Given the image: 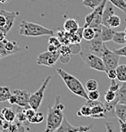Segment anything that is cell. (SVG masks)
I'll use <instances>...</instances> for the list:
<instances>
[{"label": "cell", "mask_w": 126, "mask_h": 132, "mask_svg": "<svg viewBox=\"0 0 126 132\" xmlns=\"http://www.w3.org/2000/svg\"><path fill=\"white\" fill-rule=\"evenodd\" d=\"M60 99L61 96H57L55 98V104L52 106H48L46 129L44 132H55L63 121L65 105L60 102Z\"/></svg>", "instance_id": "1"}, {"label": "cell", "mask_w": 126, "mask_h": 132, "mask_svg": "<svg viewBox=\"0 0 126 132\" xmlns=\"http://www.w3.org/2000/svg\"><path fill=\"white\" fill-rule=\"evenodd\" d=\"M57 71L72 93H73L76 96L86 99V100H89L88 93L86 92V89H85L83 85L81 84V82L76 77L73 76V75L70 74L67 71H65V70L60 69V68H58Z\"/></svg>", "instance_id": "2"}, {"label": "cell", "mask_w": 126, "mask_h": 132, "mask_svg": "<svg viewBox=\"0 0 126 132\" xmlns=\"http://www.w3.org/2000/svg\"><path fill=\"white\" fill-rule=\"evenodd\" d=\"M19 34L24 37H40V36H54L53 30L44 27L40 24L27 21H22L20 23Z\"/></svg>", "instance_id": "3"}, {"label": "cell", "mask_w": 126, "mask_h": 132, "mask_svg": "<svg viewBox=\"0 0 126 132\" xmlns=\"http://www.w3.org/2000/svg\"><path fill=\"white\" fill-rule=\"evenodd\" d=\"M80 55L87 67L95 70V71L106 72V67H105L104 62L100 56L95 55L90 51L80 52Z\"/></svg>", "instance_id": "4"}, {"label": "cell", "mask_w": 126, "mask_h": 132, "mask_svg": "<svg viewBox=\"0 0 126 132\" xmlns=\"http://www.w3.org/2000/svg\"><path fill=\"white\" fill-rule=\"evenodd\" d=\"M106 1L107 0H103L98 7L93 9L91 13L86 15L85 24L83 27H91V28L95 29L102 25V13H103V10L106 5Z\"/></svg>", "instance_id": "5"}, {"label": "cell", "mask_w": 126, "mask_h": 132, "mask_svg": "<svg viewBox=\"0 0 126 132\" xmlns=\"http://www.w3.org/2000/svg\"><path fill=\"white\" fill-rule=\"evenodd\" d=\"M50 79H51V76L49 75V76H48L44 79L41 87L37 91H35L34 93L30 94V99H29V105H30V107H32V109H34L35 111H38L40 104H41L42 101H43L44 93H45L46 86H48Z\"/></svg>", "instance_id": "6"}, {"label": "cell", "mask_w": 126, "mask_h": 132, "mask_svg": "<svg viewBox=\"0 0 126 132\" xmlns=\"http://www.w3.org/2000/svg\"><path fill=\"white\" fill-rule=\"evenodd\" d=\"M104 62L105 67H106V71L111 69H116L119 63V57L120 56L116 55L114 51H111L107 48L106 45H104V48L102 54L100 55Z\"/></svg>", "instance_id": "7"}, {"label": "cell", "mask_w": 126, "mask_h": 132, "mask_svg": "<svg viewBox=\"0 0 126 132\" xmlns=\"http://www.w3.org/2000/svg\"><path fill=\"white\" fill-rule=\"evenodd\" d=\"M60 57L59 49L56 52L46 51L40 53L37 57V63L38 65H44L48 67H53Z\"/></svg>", "instance_id": "8"}, {"label": "cell", "mask_w": 126, "mask_h": 132, "mask_svg": "<svg viewBox=\"0 0 126 132\" xmlns=\"http://www.w3.org/2000/svg\"><path fill=\"white\" fill-rule=\"evenodd\" d=\"M101 26L97 27L95 28V31H96V35H95L94 38L90 41H88V47L90 52L95 54V55L100 56L102 54V51H103L104 48V42L102 41L101 37H100V32H101Z\"/></svg>", "instance_id": "9"}, {"label": "cell", "mask_w": 126, "mask_h": 132, "mask_svg": "<svg viewBox=\"0 0 126 132\" xmlns=\"http://www.w3.org/2000/svg\"><path fill=\"white\" fill-rule=\"evenodd\" d=\"M93 127V124L90 126H73L72 124L69 123V121H67V119L65 117H64V120L62 121L61 125L57 128V129L55 132H87L91 129V128Z\"/></svg>", "instance_id": "10"}, {"label": "cell", "mask_w": 126, "mask_h": 132, "mask_svg": "<svg viewBox=\"0 0 126 132\" xmlns=\"http://www.w3.org/2000/svg\"><path fill=\"white\" fill-rule=\"evenodd\" d=\"M86 104L91 108V114L90 117L94 118V119H106L104 104L98 102V100H87Z\"/></svg>", "instance_id": "11"}, {"label": "cell", "mask_w": 126, "mask_h": 132, "mask_svg": "<svg viewBox=\"0 0 126 132\" xmlns=\"http://www.w3.org/2000/svg\"><path fill=\"white\" fill-rule=\"evenodd\" d=\"M12 94L14 95L16 98V104L19 107L26 108L29 107V99H30V94L29 91L24 90V89H14Z\"/></svg>", "instance_id": "12"}, {"label": "cell", "mask_w": 126, "mask_h": 132, "mask_svg": "<svg viewBox=\"0 0 126 132\" xmlns=\"http://www.w3.org/2000/svg\"><path fill=\"white\" fill-rule=\"evenodd\" d=\"M0 13H1L2 14L5 15V20H6L5 26L2 29L1 31H3L5 35H6L7 33L10 31L12 27H13V22H14V20H15V18H16V16H17V13H15V12L5 11V10H4V9H1V10H0Z\"/></svg>", "instance_id": "13"}, {"label": "cell", "mask_w": 126, "mask_h": 132, "mask_svg": "<svg viewBox=\"0 0 126 132\" xmlns=\"http://www.w3.org/2000/svg\"><path fill=\"white\" fill-rule=\"evenodd\" d=\"M115 30L113 28H110V27L105 26L102 24L101 26V32H100V37H101L102 41L104 42H108L111 41L113 39V37L115 35Z\"/></svg>", "instance_id": "14"}, {"label": "cell", "mask_w": 126, "mask_h": 132, "mask_svg": "<svg viewBox=\"0 0 126 132\" xmlns=\"http://www.w3.org/2000/svg\"><path fill=\"white\" fill-rule=\"evenodd\" d=\"M118 103L117 98H115L112 102H105L104 106H105V115L106 118H116L115 112V108L116 104Z\"/></svg>", "instance_id": "15"}, {"label": "cell", "mask_w": 126, "mask_h": 132, "mask_svg": "<svg viewBox=\"0 0 126 132\" xmlns=\"http://www.w3.org/2000/svg\"><path fill=\"white\" fill-rule=\"evenodd\" d=\"M114 14H115V8H114V5H112V4L107 5H106V6H105V8L103 10V13H102V24L105 25V26H107L108 20H109L110 17Z\"/></svg>", "instance_id": "16"}, {"label": "cell", "mask_w": 126, "mask_h": 132, "mask_svg": "<svg viewBox=\"0 0 126 132\" xmlns=\"http://www.w3.org/2000/svg\"><path fill=\"white\" fill-rule=\"evenodd\" d=\"M5 49L8 55H13V54L18 53V52L21 51L20 46H18V44H17L16 42L7 40L6 38H5Z\"/></svg>", "instance_id": "17"}, {"label": "cell", "mask_w": 126, "mask_h": 132, "mask_svg": "<svg viewBox=\"0 0 126 132\" xmlns=\"http://www.w3.org/2000/svg\"><path fill=\"white\" fill-rule=\"evenodd\" d=\"M79 27V23L77 22V20L73 18H69L64 23V29H65V31L70 32V33H74L78 29Z\"/></svg>", "instance_id": "18"}, {"label": "cell", "mask_w": 126, "mask_h": 132, "mask_svg": "<svg viewBox=\"0 0 126 132\" xmlns=\"http://www.w3.org/2000/svg\"><path fill=\"white\" fill-rule=\"evenodd\" d=\"M115 116L118 120L125 121L126 120V104L117 103L115 108Z\"/></svg>", "instance_id": "19"}, {"label": "cell", "mask_w": 126, "mask_h": 132, "mask_svg": "<svg viewBox=\"0 0 126 132\" xmlns=\"http://www.w3.org/2000/svg\"><path fill=\"white\" fill-rule=\"evenodd\" d=\"M116 98L119 104H126V82H122L120 88L116 92Z\"/></svg>", "instance_id": "20"}, {"label": "cell", "mask_w": 126, "mask_h": 132, "mask_svg": "<svg viewBox=\"0 0 126 132\" xmlns=\"http://www.w3.org/2000/svg\"><path fill=\"white\" fill-rule=\"evenodd\" d=\"M2 115L4 116L5 120L9 122H13L16 119V112L10 107H5L1 111Z\"/></svg>", "instance_id": "21"}, {"label": "cell", "mask_w": 126, "mask_h": 132, "mask_svg": "<svg viewBox=\"0 0 126 132\" xmlns=\"http://www.w3.org/2000/svg\"><path fill=\"white\" fill-rule=\"evenodd\" d=\"M116 79L120 82H126V64H118L115 69Z\"/></svg>", "instance_id": "22"}, {"label": "cell", "mask_w": 126, "mask_h": 132, "mask_svg": "<svg viewBox=\"0 0 126 132\" xmlns=\"http://www.w3.org/2000/svg\"><path fill=\"white\" fill-rule=\"evenodd\" d=\"M112 41H113L114 43L118 44V45H123V46L126 45L125 31L124 30H123V31H115Z\"/></svg>", "instance_id": "23"}, {"label": "cell", "mask_w": 126, "mask_h": 132, "mask_svg": "<svg viewBox=\"0 0 126 132\" xmlns=\"http://www.w3.org/2000/svg\"><path fill=\"white\" fill-rule=\"evenodd\" d=\"M11 91L8 87H0V104L7 102L11 96Z\"/></svg>", "instance_id": "24"}, {"label": "cell", "mask_w": 126, "mask_h": 132, "mask_svg": "<svg viewBox=\"0 0 126 132\" xmlns=\"http://www.w3.org/2000/svg\"><path fill=\"white\" fill-rule=\"evenodd\" d=\"M83 32H82V38L87 41H90L94 38L96 31L91 27H83Z\"/></svg>", "instance_id": "25"}, {"label": "cell", "mask_w": 126, "mask_h": 132, "mask_svg": "<svg viewBox=\"0 0 126 132\" xmlns=\"http://www.w3.org/2000/svg\"><path fill=\"white\" fill-rule=\"evenodd\" d=\"M120 24H121V18H120L118 15H115V14L112 15L107 22V26L113 29L119 27Z\"/></svg>", "instance_id": "26"}, {"label": "cell", "mask_w": 126, "mask_h": 132, "mask_svg": "<svg viewBox=\"0 0 126 132\" xmlns=\"http://www.w3.org/2000/svg\"><path fill=\"white\" fill-rule=\"evenodd\" d=\"M109 2L114 5L117 7L121 11L126 13V1L125 0H109Z\"/></svg>", "instance_id": "27"}, {"label": "cell", "mask_w": 126, "mask_h": 132, "mask_svg": "<svg viewBox=\"0 0 126 132\" xmlns=\"http://www.w3.org/2000/svg\"><path fill=\"white\" fill-rule=\"evenodd\" d=\"M103 0H82L83 5L89 7L90 9H95L96 7H98L100 4L102 3Z\"/></svg>", "instance_id": "28"}, {"label": "cell", "mask_w": 126, "mask_h": 132, "mask_svg": "<svg viewBox=\"0 0 126 132\" xmlns=\"http://www.w3.org/2000/svg\"><path fill=\"white\" fill-rule=\"evenodd\" d=\"M90 114H91V108H90L89 105H87V104L81 106V109L78 111V112H77V115L80 116V117H81V116L90 117Z\"/></svg>", "instance_id": "29"}, {"label": "cell", "mask_w": 126, "mask_h": 132, "mask_svg": "<svg viewBox=\"0 0 126 132\" xmlns=\"http://www.w3.org/2000/svg\"><path fill=\"white\" fill-rule=\"evenodd\" d=\"M85 87H86V89L88 91L96 90V89H98V81L95 80V79H89L86 82V86Z\"/></svg>", "instance_id": "30"}, {"label": "cell", "mask_w": 126, "mask_h": 132, "mask_svg": "<svg viewBox=\"0 0 126 132\" xmlns=\"http://www.w3.org/2000/svg\"><path fill=\"white\" fill-rule=\"evenodd\" d=\"M44 121V115L42 112H36L35 115L33 116L32 120L30 121V123H40Z\"/></svg>", "instance_id": "31"}, {"label": "cell", "mask_w": 126, "mask_h": 132, "mask_svg": "<svg viewBox=\"0 0 126 132\" xmlns=\"http://www.w3.org/2000/svg\"><path fill=\"white\" fill-rule=\"evenodd\" d=\"M36 112H37V111L32 109V108L30 107V106H29V107L24 108V114H25V116H26L27 121H29V122H30V120L33 118V116L35 115Z\"/></svg>", "instance_id": "32"}, {"label": "cell", "mask_w": 126, "mask_h": 132, "mask_svg": "<svg viewBox=\"0 0 126 132\" xmlns=\"http://www.w3.org/2000/svg\"><path fill=\"white\" fill-rule=\"evenodd\" d=\"M116 98V92L112 91L110 89H108L106 93H105V100L106 102H112Z\"/></svg>", "instance_id": "33"}, {"label": "cell", "mask_w": 126, "mask_h": 132, "mask_svg": "<svg viewBox=\"0 0 126 132\" xmlns=\"http://www.w3.org/2000/svg\"><path fill=\"white\" fill-rule=\"evenodd\" d=\"M100 96V93L98 89L96 90H93V91H89L88 93V97H89V100H91V101H96V100H98Z\"/></svg>", "instance_id": "34"}, {"label": "cell", "mask_w": 126, "mask_h": 132, "mask_svg": "<svg viewBox=\"0 0 126 132\" xmlns=\"http://www.w3.org/2000/svg\"><path fill=\"white\" fill-rule=\"evenodd\" d=\"M48 44L54 45V46H57L58 49H59V47L62 46V44H61V42L59 41V39H58L57 37H54V36H50V38H48Z\"/></svg>", "instance_id": "35"}, {"label": "cell", "mask_w": 126, "mask_h": 132, "mask_svg": "<svg viewBox=\"0 0 126 132\" xmlns=\"http://www.w3.org/2000/svg\"><path fill=\"white\" fill-rule=\"evenodd\" d=\"M120 82V81H119ZM119 82H116L115 79H111V84H110L109 89L112 91H115V92H117V90L120 88V83Z\"/></svg>", "instance_id": "36"}, {"label": "cell", "mask_w": 126, "mask_h": 132, "mask_svg": "<svg viewBox=\"0 0 126 132\" xmlns=\"http://www.w3.org/2000/svg\"><path fill=\"white\" fill-rule=\"evenodd\" d=\"M115 53L116 55H118L119 56H123V57H126V45L123 46L122 47L118 48V49H115Z\"/></svg>", "instance_id": "37"}, {"label": "cell", "mask_w": 126, "mask_h": 132, "mask_svg": "<svg viewBox=\"0 0 126 132\" xmlns=\"http://www.w3.org/2000/svg\"><path fill=\"white\" fill-rule=\"evenodd\" d=\"M106 75H107L108 79H116V71L115 69H111L108 70V71H106Z\"/></svg>", "instance_id": "38"}, {"label": "cell", "mask_w": 126, "mask_h": 132, "mask_svg": "<svg viewBox=\"0 0 126 132\" xmlns=\"http://www.w3.org/2000/svg\"><path fill=\"white\" fill-rule=\"evenodd\" d=\"M106 132H115V127H114L113 123H111V122H106Z\"/></svg>", "instance_id": "39"}, {"label": "cell", "mask_w": 126, "mask_h": 132, "mask_svg": "<svg viewBox=\"0 0 126 132\" xmlns=\"http://www.w3.org/2000/svg\"><path fill=\"white\" fill-rule=\"evenodd\" d=\"M119 121V126H120V131L121 132H126V121L118 120Z\"/></svg>", "instance_id": "40"}, {"label": "cell", "mask_w": 126, "mask_h": 132, "mask_svg": "<svg viewBox=\"0 0 126 132\" xmlns=\"http://www.w3.org/2000/svg\"><path fill=\"white\" fill-rule=\"evenodd\" d=\"M7 102H9L11 104H16V98H15L14 95L11 94L10 97H9V99H8V101H7Z\"/></svg>", "instance_id": "41"}, {"label": "cell", "mask_w": 126, "mask_h": 132, "mask_svg": "<svg viewBox=\"0 0 126 132\" xmlns=\"http://www.w3.org/2000/svg\"><path fill=\"white\" fill-rule=\"evenodd\" d=\"M57 50H58V48L56 46H54V45H51V44L48 45V51H49V52H56V51H57Z\"/></svg>", "instance_id": "42"}, {"label": "cell", "mask_w": 126, "mask_h": 132, "mask_svg": "<svg viewBox=\"0 0 126 132\" xmlns=\"http://www.w3.org/2000/svg\"><path fill=\"white\" fill-rule=\"evenodd\" d=\"M5 36H6V35H5L3 31L0 30V41H3V40L5 38Z\"/></svg>", "instance_id": "43"}, {"label": "cell", "mask_w": 126, "mask_h": 132, "mask_svg": "<svg viewBox=\"0 0 126 132\" xmlns=\"http://www.w3.org/2000/svg\"><path fill=\"white\" fill-rule=\"evenodd\" d=\"M2 115V113H1V112H0V116H1Z\"/></svg>", "instance_id": "44"}, {"label": "cell", "mask_w": 126, "mask_h": 132, "mask_svg": "<svg viewBox=\"0 0 126 132\" xmlns=\"http://www.w3.org/2000/svg\"><path fill=\"white\" fill-rule=\"evenodd\" d=\"M125 40H126V33H125Z\"/></svg>", "instance_id": "45"}, {"label": "cell", "mask_w": 126, "mask_h": 132, "mask_svg": "<svg viewBox=\"0 0 126 132\" xmlns=\"http://www.w3.org/2000/svg\"><path fill=\"white\" fill-rule=\"evenodd\" d=\"M124 31H125V33H126V28H125V30H124Z\"/></svg>", "instance_id": "46"}, {"label": "cell", "mask_w": 126, "mask_h": 132, "mask_svg": "<svg viewBox=\"0 0 126 132\" xmlns=\"http://www.w3.org/2000/svg\"><path fill=\"white\" fill-rule=\"evenodd\" d=\"M1 58H2V56H1V55H0V59H1Z\"/></svg>", "instance_id": "47"}, {"label": "cell", "mask_w": 126, "mask_h": 132, "mask_svg": "<svg viewBox=\"0 0 126 132\" xmlns=\"http://www.w3.org/2000/svg\"><path fill=\"white\" fill-rule=\"evenodd\" d=\"M78 132H81V131H78Z\"/></svg>", "instance_id": "48"}, {"label": "cell", "mask_w": 126, "mask_h": 132, "mask_svg": "<svg viewBox=\"0 0 126 132\" xmlns=\"http://www.w3.org/2000/svg\"><path fill=\"white\" fill-rule=\"evenodd\" d=\"M125 121H126V120H125Z\"/></svg>", "instance_id": "49"}, {"label": "cell", "mask_w": 126, "mask_h": 132, "mask_svg": "<svg viewBox=\"0 0 126 132\" xmlns=\"http://www.w3.org/2000/svg\"><path fill=\"white\" fill-rule=\"evenodd\" d=\"M0 132H1V131H0Z\"/></svg>", "instance_id": "50"}]
</instances>
